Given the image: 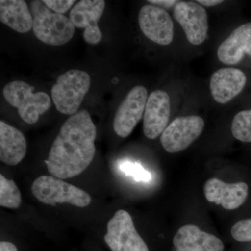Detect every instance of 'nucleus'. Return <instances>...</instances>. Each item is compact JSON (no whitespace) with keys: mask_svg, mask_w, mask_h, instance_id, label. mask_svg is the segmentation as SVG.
Returning <instances> with one entry per match:
<instances>
[{"mask_svg":"<svg viewBox=\"0 0 251 251\" xmlns=\"http://www.w3.org/2000/svg\"><path fill=\"white\" fill-rule=\"evenodd\" d=\"M96 137L97 128L87 110H80L68 118L45 161L51 176L67 179L83 173L93 161Z\"/></svg>","mask_w":251,"mask_h":251,"instance_id":"f257e3e1","label":"nucleus"},{"mask_svg":"<svg viewBox=\"0 0 251 251\" xmlns=\"http://www.w3.org/2000/svg\"><path fill=\"white\" fill-rule=\"evenodd\" d=\"M33 31L39 40L50 46H59L72 39L75 26L64 15L54 13L43 1L31 2Z\"/></svg>","mask_w":251,"mask_h":251,"instance_id":"f03ea898","label":"nucleus"},{"mask_svg":"<svg viewBox=\"0 0 251 251\" xmlns=\"http://www.w3.org/2000/svg\"><path fill=\"white\" fill-rule=\"evenodd\" d=\"M90 75L84 71L72 69L62 74L51 90L56 108L64 115H75L90 90Z\"/></svg>","mask_w":251,"mask_h":251,"instance_id":"7ed1b4c3","label":"nucleus"},{"mask_svg":"<svg viewBox=\"0 0 251 251\" xmlns=\"http://www.w3.org/2000/svg\"><path fill=\"white\" fill-rule=\"evenodd\" d=\"M34 87L24 81L16 80L9 82L3 90L6 101L18 109L22 120L29 125H34L41 115L50 108V98L45 92L33 93Z\"/></svg>","mask_w":251,"mask_h":251,"instance_id":"20e7f679","label":"nucleus"},{"mask_svg":"<svg viewBox=\"0 0 251 251\" xmlns=\"http://www.w3.org/2000/svg\"><path fill=\"white\" fill-rule=\"evenodd\" d=\"M31 192L39 202L48 205L68 203L77 207H85L92 201L89 193L81 188L46 175L39 176L33 182Z\"/></svg>","mask_w":251,"mask_h":251,"instance_id":"39448f33","label":"nucleus"},{"mask_svg":"<svg viewBox=\"0 0 251 251\" xmlns=\"http://www.w3.org/2000/svg\"><path fill=\"white\" fill-rule=\"evenodd\" d=\"M104 241L112 251H150L135 229L131 216L123 209L109 220Z\"/></svg>","mask_w":251,"mask_h":251,"instance_id":"423d86ee","label":"nucleus"},{"mask_svg":"<svg viewBox=\"0 0 251 251\" xmlns=\"http://www.w3.org/2000/svg\"><path fill=\"white\" fill-rule=\"evenodd\" d=\"M204 122L196 115L179 117L168 126L160 141L168 153H175L187 149L202 133Z\"/></svg>","mask_w":251,"mask_h":251,"instance_id":"0eeeda50","label":"nucleus"},{"mask_svg":"<svg viewBox=\"0 0 251 251\" xmlns=\"http://www.w3.org/2000/svg\"><path fill=\"white\" fill-rule=\"evenodd\" d=\"M148 90L143 86L133 87L117 109L113 121L115 133L122 138H126L132 133L144 116Z\"/></svg>","mask_w":251,"mask_h":251,"instance_id":"6e6552de","label":"nucleus"},{"mask_svg":"<svg viewBox=\"0 0 251 251\" xmlns=\"http://www.w3.org/2000/svg\"><path fill=\"white\" fill-rule=\"evenodd\" d=\"M142 31L149 39L161 46L169 45L174 37V25L168 12L161 7L145 5L138 14Z\"/></svg>","mask_w":251,"mask_h":251,"instance_id":"1a4fd4ad","label":"nucleus"},{"mask_svg":"<svg viewBox=\"0 0 251 251\" xmlns=\"http://www.w3.org/2000/svg\"><path fill=\"white\" fill-rule=\"evenodd\" d=\"M173 14L191 44L199 46L205 41L209 24L203 6L194 1H179L175 5Z\"/></svg>","mask_w":251,"mask_h":251,"instance_id":"9d476101","label":"nucleus"},{"mask_svg":"<svg viewBox=\"0 0 251 251\" xmlns=\"http://www.w3.org/2000/svg\"><path fill=\"white\" fill-rule=\"evenodd\" d=\"M105 6L103 0H82L71 10L69 19L75 27L85 28L83 37L87 44L95 45L101 40L98 22Z\"/></svg>","mask_w":251,"mask_h":251,"instance_id":"9b49d317","label":"nucleus"},{"mask_svg":"<svg viewBox=\"0 0 251 251\" xmlns=\"http://www.w3.org/2000/svg\"><path fill=\"white\" fill-rule=\"evenodd\" d=\"M171 115V100L167 92L156 90L149 96L143 116V132L147 138L154 140L168 126Z\"/></svg>","mask_w":251,"mask_h":251,"instance_id":"f8f14e48","label":"nucleus"},{"mask_svg":"<svg viewBox=\"0 0 251 251\" xmlns=\"http://www.w3.org/2000/svg\"><path fill=\"white\" fill-rule=\"evenodd\" d=\"M204 193L209 202L221 205L227 210H234L245 202L249 186L244 182L228 184L217 178H211L206 181Z\"/></svg>","mask_w":251,"mask_h":251,"instance_id":"ddd939ff","label":"nucleus"},{"mask_svg":"<svg viewBox=\"0 0 251 251\" xmlns=\"http://www.w3.org/2000/svg\"><path fill=\"white\" fill-rule=\"evenodd\" d=\"M247 83V76L236 68H222L211 75L210 91L213 99L220 104H226L239 95Z\"/></svg>","mask_w":251,"mask_h":251,"instance_id":"4468645a","label":"nucleus"},{"mask_svg":"<svg viewBox=\"0 0 251 251\" xmlns=\"http://www.w3.org/2000/svg\"><path fill=\"white\" fill-rule=\"evenodd\" d=\"M175 251H224V244L213 234L193 224L185 225L173 238Z\"/></svg>","mask_w":251,"mask_h":251,"instance_id":"2eb2a0df","label":"nucleus"},{"mask_svg":"<svg viewBox=\"0 0 251 251\" xmlns=\"http://www.w3.org/2000/svg\"><path fill=\"white\" fill-rule=\"evenodd\" d=\"M245 54L251 57V23L234 29L220 45L217 51L219 60L228 65L240 62Z\"/></svg>","mask_w":251,"mask_h":251,"instance_id":"dca6fc26","label":"nucleus"},{"mask_svg":"<svg viewBox=\"0 0 251 251\" xmlns=\"http://www.w3.org/2000/svg\"><path fill=\"white\" fill-rule=\"evenodd\" d=\"M27 151V142L21 130L0 122V160L9 166L22 161Z\"/></svg>","mask_w":251,"mask_h":251,"instance_id":"f3484780","label":"nucleus"},{"mask_svg":"<svg viewBox=\"0 0 251 251\" xmlns=\"http://www.w3.org/2000/svg\"><path fill=\"white\" fill-rule=\"evenodd\" d=\"M0 21L17 32L27 33L33 27V17L23 0H1Z\"/></svg>","mask_w":251,"mask_h":251,"instance_id":"a211bd4d","label":"nucleus"},{"mask_svg":"<svg viewBox=\"0 0 251 251\" xmlns=\"http://www.w3.org/2000/svg\"><path fill=\"white\" fill-rule=\"evenodd\" d=\"M21 204V194L13 180L0 175V206L18 209Z\"/></svg>","mask_w":251,"mask_h":251,"instance_id":"6ab92c4d","label":"nucleus"},{"mask_svg":"<svg viewBox=\"0 0 251 251\" xmlns=\"http://www.w3.org/2000/svg\"><path fill=\"white\" fill-rule=\"evenodd\" d=\"M231 128L236 139L243 143H251V110L237 113L232 120Z\"/></svg>","mask_w":251,"mask_h":251,"instance_id":"aec40b11","label":"nucleus"},{"mask_svg":"<svg viewBox=\"0 0 251 251\" xmlns=\"http://www.w3.org/2000/svg\"><path fill=\"white\" fill-rule=\"evenodd\" d=\"M120 169L126 175L132 176L137 181L148 182L151 178V174L138 163L124 162L120 165Z\"/></svg>","mask_w":251,"mask_h":251,"instance_id":"412c9836","label":"nucleus"},{"mask_svg":"<svg viewBox=\"0 0 251 251\" xmlns=\"http://www.w3.org/2000/svg\"><path fill=\"white\" fill-rule=\"evenodd\" d=\"M231 234L237 242H251V219L237 221L232 226Z\"/></svg>","mask_w":251,"mask_h":251,"instance_id":"4be33fe9","label":"nucleus"},{"mask_svg":"<svg viewBox=\"0 0 251 251\" xmlns=\"http://www.w3.org/2000/svg\"><path fill=\"white\" fill-rule=\"evenodd\" d=\"M43 1L50 9L59 14L67 12L75 2V0H44Z\"/></svg>","mask_w":251,"mask_h":251,"instance_id":"5701e85b","label":"nucleus"},{"mask_svg":"<svg viewBox=\"0 0 251 251\" xmlns=\"http://www.w3.org/2000/svg\"><path fill=\"white\" fill-rule=\"evenodd\" d=\"M149 3L156 5V6H162L164 8H171L172 6H175L177 4L179 1H175V0H149Z\"/></svg>","mask_w":251,"mask_h":251,"instance_id":"b1692460","label":"nucleus"},{"mask_svg":"<svg viewBox=\"0 0 251 251\" xmlns=\"http://www.w3.org/2000/svg\"><path fill=\"white\" fill-rule=\"evenodd\" d=\"M196 2L199 3L200 5L206 6V7H211V6H215L222 4L224 1L222 0H198Z\"/></svg>","mask_w":251,"mask_h":251,"instance_id":"393cba45","label":"nucleus"},{"mask_svg":"<svg viewBox=\"0 0 251 251\" xmlns=\"http://www.w3.org/2000/svg\"><path fill=\"white\" fill-rule=\"evenodd\" d=\"M0 251H18L17 247L9 242H0Z\"/></svg>","mask_w":251,"mask_h":251,"instance_id":"a878e982","label":"nucleus"}]
</instances>
